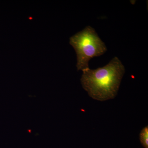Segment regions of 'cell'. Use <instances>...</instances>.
Returning <instances> with one entry per match:
<instances>
[{
    "mask_svg": "<svg viewBox=\"0 0 148 148\" xmlns=\"http://www.w3.org/2000/svg\"><path fill=\"white\" fill-rule=\"evenodd\" d=\"M82 72L81 82L84 89L91 98L103 101L116 96L125 69L115 57L106 66L95 70L88 68Z\"/></svg>",
    "mask_w": 148,
    "mask_h": 148,
    "instance_id": "6da1fadb",
    "label": "cell"
},
{
    "mask_svg": "<svg viewBox=\"0 0 148 148\" xmlns=\"http://www.w3.org/2000/svg\"><path fill=\"white\" fill-rule=\"evenodd\" d=\"M70 43L76 53L78 71L89 68L88 63L91 58L101 56L107 51L105 43L95 29L89 26L71 37Z\"/></svg>",
    "mask_w": 148,
    "mask_h": 148,
    "instance_id": "7a4b0ae2",
    "label": "cell"
},
{
    "mask_svg": "<svg viewBox=\"0 0 148 148\" xmlns=\"http://www.w3.org/2000/svg\"><path fill=\"white\" fill-rule=\"evenodd\" d=\"M140 141L143 147L148 148V127H144L141 130L140 134Z\"/></svg>",
    "mask_w": 148,
    "mask_h": 148,
    "instance_id": "3957f363",
    "label": "cell"
}]
</instances>
